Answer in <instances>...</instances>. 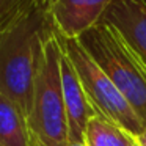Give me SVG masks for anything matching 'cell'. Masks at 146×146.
I'll return each instance as SVG.
<instances>
[{"mask_svg":"<svg viewBox=\"0 0 146 146\" xmlns=\"http://www.w3.org/2000/svg\"><path fill=\"white\" fill-rule=\"evenodd\" d=\"M50 27L42 3L0 32V94L19 105L25 116L38 72L42 38Z\"/></svg>","mask_w":146,"mask_h":146,"instance_id":"1","label":"cell"},{"mask_svg":"<svg viewBox=\"0 0 146 146\" xmlns=\"http://www.w3.org/2000/svg\"><path fill=\"white\" fill-rule=\"evenodd\" d=\"M27 126L32 146H69V124L61 88V47L52 27L42 38Z\"/></svg>","mask_w":146,"mask_h":146,"instance_id":"2","label":"cell"},{"mask_svg":"<svg viewBox=\"0 0 146 146\" xmlns=\"http://www.w3.org/2000/svg\"><path fill=\"white\" fill-rule=\"evenodd\" d=\"M79 39L146 126V63L141 57L107 21L96 24Z\"/></svg>","mask_w":146,"mask_h":146,"instance_id":"3","label":"cell"},{"mask_svg":"<svg viewBox=\"0 0 146 146\" xmlns=\"http://www.w3.org/2000/svg\"><path fill=\"white\" fill-rule=\"evenodd\" d=\"M58 41L66 57L76 68L83 91L94 113L98 116L113 121L115 124L124 127L133 135H138L146 127L145 123L132 110L119 90L90 55L82 41L79 38H61L60 35H58Z\"/></svg>","mask_w":146,"mask_h":146,"instance_id":"4","label":"cell"},{"mask_svg":"<svg viewBox=\"0 0 146 146\" xmlns=\"http://www.w3.org/2000/svg\"><path fill=\"white\" fill-rule=\"evenodd\" d=\"M113 0H44L50 25L61 38H80L99 24Z\"/></svg>","mask_w":146,"mask_h":146,"instance_id":"5","label":"cell"},{"mask_svg":"<svg viewBox=\"0 0 146 146\" xmlns=\"http://www.w3.org/2000/svg\"><path fill=\"white\" fill-rule=\"evenodd\" d=\"M61 88L69 124V143H83L86 124L96 113L83 91L76 68L72 66L63 49H61Z\"/></svg>","mask_w":146,"mask_h":146,"instance_id":"6","label":"cell"},{"mask_svg":"<svg viewBox=\"0 0 146 146\" xmlns=\"http://www.w3.org/2000/svg\"><path fill=\"white\" fill-rule=\"evenodd\" d=\"M102 21L116 27L146 63V0H113Z\"/></svg>","mask_w":146,"mask_h":146,"instance_id":"7","label":"cell"},{"mask_svg":"<svg viewBox=\"0 0 146 146\" xmlns=\"http://www.w3.org/2000/svg\"><path fill=\"white\" fill-rule=\"evenodd\" d=\"M0 146H32L25 113L3 94H0Z\"/></svg>","mask_w":146,"mask_h":146,"instance_id":"8","label":"cell"},{"mask_svg":"<svg viewBox=\"0 0 146 146\" xmlns=\"http://www.w3.org/2000/svg\"><path fill=\"white\" fill-rule=\"evenodd\" d=\"M85 146H138L137 135L124 127L102 116H94L88 121L83 133Z\"/></svg>","mask_w":146,"mask_h":146,"instance_id":"9","label":"cell"},{"mask_svg":"<svg viewBox=\"0 0 146 146\" xmlns=\"http://www.w3.org/2000/svg\"><path fill=\"white\" fill-rule=\"evenodd\" d=\"M44 3V0H0V32Z\"/></svg>","mask_w":146,"mask_h":146,"instance_id":"10","label":"cell"},{"mask_svg":"<svg viewBox=\"0 0 146 146\" xmlns=\"http://www.w3.org/2000/svg\"><path fill=\"white\" fill-rule=\"evenodd\" d=\"M137 143L138 146H146V127L137 135Z\"/></svg>","mask_w":146,"mask_h":146,"instance_id":"11","label":"cell"},{"mask_svg":"<svg viewBox=\"0 0 146 146\" xmlns=\"http://www.w3.org/2000/svg\"><path fill=\"white\" fill-rule=\"evenodd\" d=\"M69 146H85L83 143H69Z\"/></svg>","mask_w":146,"mask_h":146,"instance_id":"12","label":"cell"}]
</instances>
